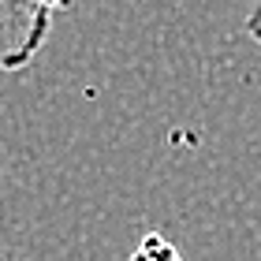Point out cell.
<instances>
[{"label":"cell","instance_id":"1","mask_svg":"<svg viewBox=\"0 0 261 261\" xmlns=\"http://www.w3.org/2000/svg\"><path fill=\"white\" fill-rule=\"evenodd\" d=\"M71 0H0V71H22L45 49Z\"/></svg>","mask_w":261,"mask_h":261},{"label":"cell","instance_id":"2","mask_svg":"<svg viewBox=\"0 0 261 261\" xmlns=\"http://www.w3.org/2000/svg\"><path fill=\"white\" fill-rule=\"evenodd\" d=\"M130 261H183V254L175 250V246L164 239V235H146L138 246H135V254H130Z\"/></svg>","mask_w":261,"mask_h":261},{"label":"cell","instance_id":"3","mask_svg":"<svg viewBox=\"0 0 261 261\" xmlns=\"http://www.w3.org/2000/svg\"><path fill=\"white\" fill-rule=\"evenodd\" d=\"M243 30L246 34H250V38L261 45V0H257V4H254V11H250V15H246V22H243Z\"/></svg>","mask_w":261,"mask_h":261}]
</instances>
